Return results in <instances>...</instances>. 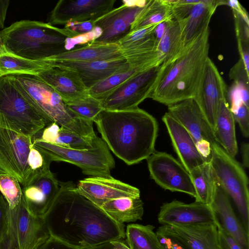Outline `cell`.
<instances>
[{
	"label": "cell",
	"mask_w": 249,
	"mask_h": 249,
	"mask_svg": "<svg viewBox=\"0 0 249 249\" xmlns=\"http://www.w3.org/2000/svg\"><path fill=\"white\" fill-rule=\"evenodd\" d=\"M59 184L43 217L51 236L76 249H90L125 238L124 224L80 194L72 181Z\"/></svg>",
	"instance_id": "6da1fadb"
},
{
	"label": "cell",
	"mask_w": 249,
	"mask_h": 249,
	"mask_svg": "<svg viewBox=\"0 0 249 249\" xmlns=\"http://www.w3.org/2000/svg\"><path fill=\"white\" fill-rule=\"evenodd\" d=\"M93 122L108 148L128 165L146 160L155 151L158 122L139 107L125 110L103 109Z\"/></svg>",
	"instance_id": "7a4b0ae2"
},
{
	"label": "cell",
	"mask_w": 249,
	"mask_h": 249,
	"mask_svg": "<svg viewBox=\"0 0 249 249\" xmlns=\"http://www.w3.org/2000/svg\"><path fill=\"white\" fill-rule=\"evenodd\" d=\"M210 28L174 60L162 66L150 98L168 106L198 96L209 57Z\"/></svg>",
	"instance_id": "3957f363"
},
{
	"label": "cell",
	"mask_w": 249,
	"mask_h": 249,
	"mask_svg": "<svg viewBox=\"0 0 249 249\" xmlns=\"http://www.w3.org/2000/svg\"><path fill=\"white\" fill-rule=\"evenodd\" d=\"M0 34L5 52L41 61L65 51V40L71 37L64 28L31 20L14 22Z\"/></svg>",
	"instance_id": "277c9868"
},
{
	"label": "cell",
	"mask_w": 249,
	"mask_h": 249,
	"mask_svg": "<svg viewBox=\"0 0 249 249\" xmlns=\"http://www.w3.org/2000/svg\"><path fill=\"white\" fill-rule=\"evenodd\" d=\"M27 101L46 118L80 135L95 137L93 122L72 116L60 96L36 75H9Z\"/></svg>",
	"instance_id": "5b68a950"
},
{
	"label": "cell",
	"mask_w": 249,
	"mask_h": 249,
	"mask_svg": "<svg viewBox=\"0 0 249 249\" xmlns=\"http://www.w3.org/2000/svg\"><path fill=\"white\" fill-rule=\"evenodd\" d=\"M52 123L27 101L8 75L0 77V128L33 139Z\"/></svg>",
	"instance_id": "8992f818"
},
{
	"label": "cell",
	"mask_w": 249,
	"mask_h": 249,
	"mask_svg": "<svg viewBox=\"0 0 249 249\" xmlns=\"http://www.w3.org/2000/svg\"><path fill=\"white\" fill-rule=\"evenodd\" d=\"M210 162L216 182L234 204L238 216L249 233V179L245 171L217 142L213 145Z\"/></svg>",
	"instance_id": "52a82bcc"
},
{
	"label": "cell",
	"mask_w": 249,
	"mask_h": 249,
	"mask_svg": "<svg viewBox=\"0 0 249 249\" xmlns=\"http://www.w3.org/2000/svg\"><path fill=\"white\" fill-rule=\"evenodd\" d=\"M32 143L50 162L64 161L71 163L80 168L86 175L110 177V171L115 166L108 147L99 137L93 147L88 149L69 148L35 138H33Z\"/></svg>",
	"instance_id": "ba28073f"
},
{
	"label": "cell",
	"mask_w": 249,
	"mask_h": 249,
	"mask_svg": "<svg viewBox=\"0 0 249 249\" xmlns=\"http://www.w3.org/2000/svg\"><path fill=\"white\" fill-rule=\"evenodd\" d=\"M8 240L17 249H38L51 236L43 217L33 213L23 197L8 210Z\"/></svg>",
	"instance_id": "9c48e42d"
},
{
	"label": "cell",
	"mask_w": 249,
	"mask_h": 249,
	"mask_svg": "<svg viewBox=\"0 0 249 249\" xmlns=\"http://www.w3.org/2000/svg\"><path fill=\"white\" fill-rule=\"evenodd\" d=\"M32 139L0 128V175L16 178L23 187L32 178L28 156Z\"/></svg>",
	"instance_id": "30bf717a"
},
{
	"label": "cell",
	"mask_w": 249,
	"mask_h": 249,
	"mask_svg": "<svg viewBox=\"0 0 249 249\" xmlns=\"http://www.w3.org/2000/svg\"><path fill=\"white\" fill-rule=\"evenodd\" d=\"M162 65L154 67L132 77L101 100L103 109L125 110L138 107L150 98Z\"/></svg>",
	"instance_id": "8fae6325"
},
{
	"label": "cell",
	"mask_w": 249,
	"mask_h": 249,
	"mask_svg": "<svg viewBox=\"0 0 249 249\" xmlns=\"http://www.w3.org/2000/svg\"><path fill=\"white\" fill-rule=\"evenodd\" d=\"M168 110L193 137L199 153L210 162L213 145L216 142L213 130L196 100H184L168 106Z\"/></svg>",
	"instance_id": "7c38bea8"
},
{
	"label": "cell",
	"mask_w": 249,
	"mask_h": 249,
	"mask_svg": "<svg viewBox=\"0 0 249 249\" xmlns=\"http://www.w3.org/2000/svg\"><path fill=\"white\" fill-rule=\"evenodd\" d=\"M146 160L151 178L161 188L196 197L189 173L172 155L164 152L155 151Z\"/></svg>",
	"instance_id": "4fadbf2b"
},
{
	"label": "cell",
	"mask_w": 249,
	"mask_h": 249,
	"mask_svg": "<svg viewBox=\"0 0 249 249\" xmlns=\"http://www.w3.org/2000/svg\"><path fill=\"white\" fill-rule=\"evenodd\" d=\"M116 0H60L50 14L48 23L65 25L71 21L95 20L113 8Z\"/></svg>",
	"instance_id": "5bb4252c"
},
{
	"label": "cell",
	"mask_w": 249,
	"mask_h": 249,
	"mask_svg": "<svg viewBox=\"0 0 249 249\" xmlns=\"http://www.w3.org/2000/svg\"><path fill=\"white\" fill-rule=\"evenodd\" d=\"M76 191L99 207L110 200L140 196L139 189L112 177H90L79 181Z\"/></svg>",
	"instance_id": "9a60e30c"
},
{
	"label": "cell",
	"mask_w": 249,
	"mask_h": 249,
	"mask_svg": "<svg viewBox=\"0 0 249 249\" xmlns=\"http://www.w3.org/2000/svg\"><path fill=\"white\" fill-rule=\"evenodd\" d=\"M47 62L51 68L65 69L76 72L88 89L110 75L125 71L130 68L124 57L109 60L86 62Z\"/></svg>",
	"instance_id": "2e32d148"
},
{
	"label": "cell",
	"mask_w": 249,
	"mask_h": 249,
	"mask_svg": "<svg viewBox=\"0 0 249 249\" xmlns=\"http://www.w3.org/2000/svg\"><path fill=\"white\" fill-rule=\"evenodd\" d=\"M227 93L226 85L217 67L209 57L200 90L195 100L213 131L220 102L226 98Z\"/></svg>",
	"instance_id": "e0dca14e"
},
{
	"label": "cell",
	"mask_w": 249,
	"mask_h": 249,
	"mask_svg": "<svg viewBox=\"0 0 249 249\" xmlns=\"http://www.w3.org/2000/svg\"><path fill=\"white\" fill-rule=\"evenodd\" d=\"M158 220L162 225L215 223L210 206L196 201L185 203L173 200L165 203L160 208Z\"/></svg>",
	"instance_id": "ac0fdd59"
},
{
	"label": "cell",
	"mask_w": 249,
	"mask_h": 249,
	"mask_svg": "<svg viewBox=\"0 0 249 249\" xmlns=\"http://www.w3.org/2000/svg\"><path fill=\"white\" fill-rule=\"evenodd\" d=\"M59 182L49 169L35 176L23 187V197L33 213L44 216L58 192Z\"/></svg>",
	"instance_id": "d6986e66"
},
{
	"label": "cell",
	"mask_w": 249,
	"mask_h": 249,
	"mask_svg": "<svg viewBox=\"0 0 249 249\" xmlns=\"http://www.w3.org/2000/svg\"><path fill=\"white\" fill-rule=\"evenodd\" d=\"M210 206L218 229L230 234L243 249H249V233L245 230L229 197L217 182Z\"/></svg>",
	"instance_id": "ffe728a7"
},
{
	"label": "cell",
	"mask_w": 249,
	"mask_h": 249,
	"mask_svg": "<svg viewBox=\"0 0 249 249\" xmlns=\"http://www.w3.org/2000/svg\"><path fill=\"white\" fill-rule=\"evenodd\" d=\"M144 7L123 4L94 20L95 26L99 27L102 33L93 42L116 43L129 32L131 24Z\"/></svg>",
	"instance_id": "44dd1931"
},
{
	"label": "cell",
	"mask_w": 249,
	"mask_h": 249,
	"mask_svg": "<svg viewBox=\"0 0 249 249\" xmlns=\"http://www.w3.org/2000/svg\"><path fill=\"white\" fill-rule=\"evenodd\" d=\"M161 229L189 249H220L215 223L194 225H162Z\"/></svg>",
	"instance_id": "7402d4cb"
},
{
	"label": "cell",
	"mask_w": 249,
	"mask_h": 249,
	"mask_svg": "<svg viewBox=\"0 0 249 249\" xmlns=\"http://www.w3.org/2000/svg\"><path fill=\"white\" fill-rule=\"evenodd\" d=\"M180 163L189 173L207 162L198 152L195 142L188 131L168 112L162 117Z\"/></svg>",
	"instance_id": "603a6c76"
},
{
	"label": "cell",
	"mask_w": 249,
	"mask_h": 249,
	"mask_svg": "<svg viewBox=\"0 0 249 249\" xmlns=\"http://www.w3.org/2000/svg\"><path fill=\"white\" fill-rule=\"evenodd\" d=\"M52 87L64 103L76 101L89 95L88 89L75 72L58 68H49L37 75Z\"/></svg>",
	"instance_id": "cb8c5ba5"
},
{
	"label": "cell",
	"mask_w": 249,
	"mask_h": 249,
	"mask_svg": "<svg viewBox=\"0 0 249 249\" xmlns=\"http://www.w3.org/2000/svg\"><path fill=\"white\" fill-rule=\"evenodd\" d=\"M219 5V0H200L193 6L186 18L178 21L184 48L209 27L211 18Z\"/></svg>",
	"instance_id": "d4e9b609"
},
{
	"label": "cell",
	"mask_w": 249,
	"mask_h": 249,
	"mask_svg": "<svg viewBox=\"0 0 249 249\" xmlns=\"http://www.w3.org/2000/svg\"><path fill=\"white\" fill-rule=\"evenodd\" d=\"M124 57L116 43H89L82 47L65 51L52 57L48 61H92Z\"/></svg>",
	"instance_id": "484cf974"
},
{
	"label": "cell",
	"mask_w": 249,
	"mask_h": 249,
	"mask_svg": "<svg viewBox=\"0 0 249 249\" xmlns=\"http://www.w3.org/2000/svg\"><path fill=\"white\" fill-rule=\"evenodd\" d=\"M33 138L69 148L88 149L93 147L99 137L83 136L53 122Z\"/></svg>",
	"instance_id": "4316f807"
},
{
	"label": "cell",
	"mask_w": 249,
	"mask_h": 249,
	"mask_svg": "<svg viewBox=\"0 0 249 249\" xmlns=\"http://www.w3.org/2000/svg\"><path fill=\"white\" fill-rule=\"evenodd\" d=\"M234 122L226 98L222 99L217 110L213 134L216 142L234 158L238 152Z\"/></svg>",
	"instance_id": "83f0119b"
},
{
	"label": "cell",
	"mask_w": 249,
	"mask_h": 249,
	"mask_svg": "<svg viewBox=\"0 0 249 249\" xmlns=\"http://www.w3.org/2000/svg\"><path fill=\"white\" fill-rule=\"evenodd\" d=\"M184 49L179 22L172 18L166 22L164 32L157 45L158 65L170 63Z\"/></svg>",
	"instance_id": "f1b7e54d"
},
{
	"label": "cell",
	"mask_w": 249,
	"mask_h": 249,
	"mask_svg": "<svg viewBox=\"0 0 249 249\" xmlns=\"http://www.w3.org/2000/svg\"><path fill=\"white\" fill-rule=\"evenodd\" d=\"M101 208L113 220L121 224L141 220L144 212L140 196L113 199L105 203Z\"/></svg>",
	"instance_id": "f546056e"
},
{
	"label": "cell",
	"mask_w": 249,
	"mask_h": 249,
	"mask_svg": "<svg viewBox=\"0 0 249 249\" xmlns=\"http://www.w3.org/2000/svg\"><path fill=\"white\" fill-rule=\"evenodd\" d=\"M51 68L46 61L33 60L5 52L0 54V77L9 75H37Z\"/></svg>",
	"instance_id": "4dcf8cb0"
},
{
	"label": "cell",
	"mask_w": 249,
	"mask_h": 249,
	"mask_svg": "<svg viewBox=\"0 0 249 249\" xmlns=\"http://www.w3.org/2000/svg\"><path fill=\"white\" fill-rule=\"evenodd\" d=\"M189 174L196 193L195 201L210 205L217 183L210 162H205L194 168Z\"/></svg>",
	"instance_id": "1f68e13d"
},
{
	"label": "cell",
	"mask_w": 249,
	"mask_h": 249,
	"mask_svg": "<svg viewBox=\"0 0 249 249\" xmlns=\"http://www.w3.org/2000/svg\"><path fill=\"white\" fill-rule=\"evenodd\" d=\"M173 18L171 6L167 0H148L130 26L133 31Z\"/></svg>",
	"instance_id": "d6a6232c"
},
{
	"label": "cell",
	"mask_w": 249,
	"mask_h": 249,
	"mask_svg": "<svg viewBox=\"0 0 249 249\" xmlns=\"http://www.w3.org/2000/svg\"><path fill=\"white\" fill-rule=\"evenodd\" d=\"M152 225H128L125 230L126 245L130 249H163Z\"/></svg>",
	"instance_id": "836d02e7"
},
{
	"label": "cell",
	"mask_w": 249,
	"mask_h": 249,
	"mask_svg": "<svg viewBox=\"0 0 249 249\" xmlns=\"http://www.w3.org/2000/svg\"><path fill=\"white\" fill-rule=\"evenodd\" d=\"M147 70L130 66L128 70L112 74L88 89L89 94L101 101L129 79Z\"/></svg>",
	"instance_id": "e575fe53"
},
{
	"label": "cell",
	"mask_w": 249,
	"mask_h": 249,
	"mask_svg": "<svg viewBox=\"0 0 249 249\" xmlns=\"http://www.w3.org/2000/svg\"><path fill=\"white\" fill-rule=\"evenodd\" d=\"M65 104L72 116L90 122H93L103 110L101 101L89 95L85 98Z\"/></svg>",
	"instance_id": "d590c367"
},
{
	"label": "cell",
	"mask_w": 249,
	"mask_h": 249,
	"mask_svg": "<svg viewBox=\"0 0 249 249\" xmlns=\"http://www.w3.org/2000/svg\"><path fill=\"white\" fill-rule=\"evenodd\" d=\"M18 179L8 175H0V192L10 209H14L20 202L22 189Z\"/></svg>",
	"instance_id": "8d00e7d4"
},
{
	"label": "cell",
	"mask_w": 249,
	"mask_h": 249,
	"mask_svg": "<svg viewBox=\"0 0 249 249\" xmlns=\"http://www.w3.org/2000/svg\"><path fill=\"white\" fill-rule=\"evenodd\" d=\"M28 161L32 173V178L37 174L49 169L51 163L45 155L33 145V143L30 150Z\"/></svg>",
	"instance_id": "74e56055"
},
{
	"label": "cell",
	"mask_w": 249,
	"mask_h": 249,
	"mask_svg": "<svg viewBox=\"0 0 249 249\" xmlns=\"http://www.w3.org/2000/svg\"><path fill=\"white\" fill-rule=\"evenodd\" d=\"M234 121L238 123L242 134L246 138L249 136V107L243 103L229 107Z\"/></svg>",
	"instance_id": "f35d334b"
},
{
	"label": "cell",
	"mask_w": 249,
	"mask_h": 249,
	"mask_svg": "<svg viewBox=\"0 0 249 249\" xmlns=\"http://www.w3.org/2000/svg\"><path fill=\"white\" fill-rule=\"evenodd\" d=\"M102 33V30L99 27L95 26L93 30L89 33L71 38L67 37L64 42V48L66 51H69L74 49L76 45H86L93 42L99 37Z\"/></svg>",
	"instance_id": "ab89813d"
},
{
	"label": "cell",
	"mask_w": 249,
	"mask_h": 249,
	"mask_svg": "<svg viewBox=\"0 0 249 249\" xmlns=\"http://www.w3.org/2000/svg\"><path fill=\"white\" fill-rule=\"evenodd\" d=\"M200 0H168L171 6L173 18L179 21L189 15L193 6Z\"/></svg>",
	"instance_id": "60d3db41"
},
{
	"label": "cell",
	"mask_w": 249,
	"mask_h": 249,
	"mask_svg": "<svg viewBox=\"0 0 249 249\" xmlns=\"http://www.w3.org/2000/svg\"><path fill=\"white\" fill-rule=\"evenodd\" d=\"M9 208L7 201L0 192V247L8 240Z\"/></svg>",
	"instance_id": "b9f144b4"
},
{
	"label": "cell",
	"mask_w": 249,
	"mask_h": 249,
	"mask_svg": "<svg viewBox=\"0 0 249 249\" xmlns=\"http://www.w3.org/2000/svg\"><path fill=\"white\" fill-rule=\"evenodd\" d=\"M95 27L94 21H71L65 25L64 29L69 34L71 38L89 33Z\"/></svg>",
	"instance_id": "7bdbcfd3"
},
{
	"label": "cell",
	"mask_w": 249,
	"mask_h": 249,
	"mask_svg": "<svg viewBox=\"0 0 249 249\" xmlns=\"http://www.w3.org/2000/svg\"><path fill=\"white\" fill-rule=\"evenodd\" d=\"M233 14L237 43L249 44V22L246 21L240 15L233 11Z\"/></svg>",
	"instance_id": "ee69618b"
},
{
	"label": "cell",
	"mask_w": 249,
	"mask_h": 249,
	"mask_svg": "<svg viewBox=\"0 0 249 249\" xmlns=\"http://www.w3.org/2000/svg\"><path fill=\"white\" fill-rule=\"evenodd\" d=\"M156 233L163 249H189L174 236L165 231L160 227Z\"/></svg>",
	"instance_id": "f6af8a7d"
},
{
	"label": "cell",
	"mask_w": 249,
	"mask_h": 249,
	"mask_svg": "<svg viewBox=\"0 0 249 249\" xmlns=\"http://www.w3.org/2000/svg\"><path fill=\"white\" fill-rule=\"evenodd\" d=\"M230 76L231 79L234 80V81L241 82L249 84V74L241 59L231 69Z\"/></svg>",
	"instance_id": "bcb514c9"
},
{
	"label": "cell",
	"mask_w": 249,
	"mask_h": 249,
	"mask_svg": "<svg viewBox=\"0 0 249 249\" xmlns=\"http://www.w3.org/2000/svg\"><path fill=\"white\" fill-rule=\"evenodd\" d=\"M218 230L220 249H243L230 234L221 229Z\"/></svg>",
	"instance_id": "7dc6e473"
},
{
	"label": "cell",
	"mask_w": 249,
	"mask_h": 249,
	"mask_svg": "<svg viewBox=\"0 0 249 249\" xmlns=\"http://www.w3.org/2000/svg\"><path fill=\"white\" fill-rule=\"evenodd\" d=\"M38 249H76L50 236Z\"/></svg>",
	"instance_id": "c3c4849f"
},
{
	"label": "cell",
	"mask_w": 249,
	"mask_h": 249,
	"mask_svg": "<svg viewBox=\"0 0 249 249\" xmlns=\"http://www.w3.org/2000/svg\"><path fill=\"white\" fill-rule=\"evenodd\" d=\"M220 5L226 4L230 6L232 10L240 15L247 22H249L248 14L246 10L237 0H219Z\"/></svg>",
	"instance_id": "681fc988"
},
{
	"label": "cell",
	"mask_w": 249,
	"mask_h": 249,
	"mask_svg": "<svg viewBox=\"0 0 249 249\" xmlns=\"http://www.w3.org/2000/svg\"><path fill=\"white\" fill-rule=\"evenodd\" d=\"M9 2V0H0V29H4V21Z\"/></svg>",
	"instance_id": "f907efd6"
},
{
	"label": "cell",
	"mask_w": 249,
	"mask_h": 249,
	"mask_svg": "<svg viewBox=\"0 0 249 249\" xmlns=\"http://www.w3.org/2000/svg\"><path fill=\"white\" fill-rule=\"evenodd\" d=\"M167 21H163L159 23L156 27L154 35L155 36L157 44L161 39L164 32Z\"/></svg>",
	"instance_id": "816d5d0a"
},
{
	"label": "cell",
	"mask_w": 249,
	"mask_h": 249,
	"mask_svg": "<svg viewBox=\"0 0 249 249\" xmlns=\"http://www.w3.org/2000/svg\"><path fill=\"white\" fill-rule=\"evenodd\" d=\"M249 143H244L242 145L241 151L243 165L246 167H249Z\"/></svg>",
	"instance_id": "f5cc1de1"
},
{
	"label": "cell",
	"mask_w": 249,
	"mask_h": 249,
	"mask_svg": "<svg viewBox=\"0 0 249 249\" xmlns=\"http://www.w3.org/2000/svg\"><path fill=\"white\" fill-rule=\"evenodd\" d=\"M116 249H130L126 244L123 241V240L113 241L110 242Z\"/></svg>",
	"instance_id": "db71d44e"
},
{
	"label": "cell",
	"mask_w": 249,
	"mask_h": 249,
	"mask_svg": "<svg viewBox=\"0 0 249 249\" xmlns=\"http://www.w3.org/2000/svg\"><path fill=\"white\" fill-rule=\"evenodd\" d=\"M0 249H17L8 240L7 242L0 247Z\"/></svg>",
	"instance_id": "11a10c76"
},
{
	"label": "cell",
	"mask_w": 249,
	"mask_h": 249,
	"mask_svg": "<svg viewBox=\"0 0 249 249\" xmlns=\"http://www.w3.org/2000/svg\"><path fill=\"white\" fill-rule=\"evenodd\" d=\"M5 52V51L4 47L3 46V44H2V40H1L0 34V54H2Z\"/></svg>",
	"instance_id": "9f6ffc18"
}]
</instances>
